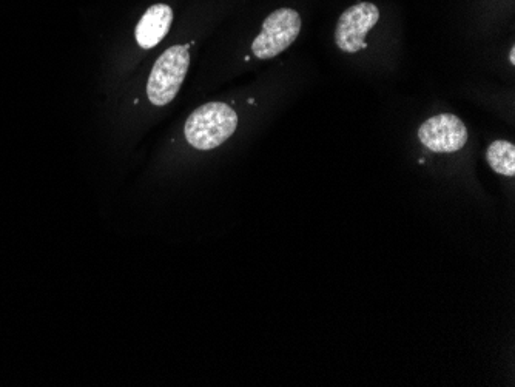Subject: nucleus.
<instances>
[{"instance_id": "nucleus-5", "label": "nucleus", "mask_w": 515, "mask_h": 387, "mask_svg": "<svg viewBox=\"0 0 515 387\" xmlns=\"http://www.w3.org/2000/svg\"><path fill=\"white\" fill-rule=\"evenodd\" d=\"M418 138L432 152L455 153L465 147L469 135L462 119L443 113L423 122L418 130Z\"/></svg>"}, {"instance_id": "nucleus-6", "label": "nucleus", "mask_w": 515, "mask_h": 387, "mask_svg": "<svg viewBox=\"0 0 515 387\" xmlns=\"http://www.w3.org/2000/svg\"><path fill=\"white\" fill-rule=\"evenodd\" d=\"M173 22V10L169 5L156 4L145 11L138 27L136 42L144 50H152L169 34Z\"/></svg>"}, {"instance_id": "nucleus-3", "label": "nucleus", "mask_w": 515, "mask_h": 387, "mask_svg": "<svg viewBox=\"0 0 515 387\" xmlns=\"http://www.w3.org/2000/svg\"><path fill=\"white\" fill-rule=\"evenodd\" d=\"M301 31L300 14L290 8H281L267 16L263 31L253 41L252 51L258 59L277 58L297 41Z\"/></svg>"}, {"instance_id": "nucleus-4", "label": "nucleus", "mask_w": 515, "mask_h": 387, "mask_svg": "<svg viewBox=\"0 0 515 387\" xmlns=\"http://www.w3.org/2000/svg\"><path fill=\"white\" fill-rule=\"evenodd\" d=\"M380 21V10L371 2L352 5L341 14L335 30V44L344 53H358L366 48V34Z\"/></svg>"}, {"instance_id": "nucleus-2", "label": "nucleus", "mask_w": 515, "mask_h": 387, "mask_svg": "<svg viewBox=\"0 0 515 387\" xmlns=\"http://www.w3.org/2000/svg\"><path fill=\"white\" fill-rule=\"evenodd\" d=\"M190 53L184 45H175L159 56L147 84V96L156 107L170 104L181 90L189 71Z\"/></svg>"}, {"instance_id": "nucleus-7", "label": "nucleus", "mask_w": 515, "mask_h": 387, "mask_svg": "<svg viewBox=\"0 0 515 387\" xmlns=\"http://www.w3.org/2000/svg\"><path fill=\"white\" fill-rule=\"evenodd\" d=\"M486 161L495 173L503 176L515 175V147L512 142H492L486 150Z\"/></svg>"}, {"instance_id": "nucleus-8", "label": "nucleus", "mask_w": 515, "mask_h": 387, "mask_svg": "<svg viewBox=\"0 0 515 387\" xmlns=\"http://www.w3.org/2000/svg\"><path fill=\"white\" fill-rule=\"evenodd\" d=\"M514 47L511 48V53H509V61H511V64H514L515 62V59H514Z\"/></svg>"}, {"instance_id": "nucleus-1", "label": "nucleus", "mask_w": 515, "mask_h": 387, "mask_svg": "<svg viewBox=\"0 0 515 387\" xmlns=\"http://www.w3.org/2000/svg\"><path fill=\"white\" fill-rule=\"evenodd\" d=\"M238 127V115L224 102H209L196 108L187 119L184 135L193 149H216L232 138Z\"/></svg>"}]
</instances>
